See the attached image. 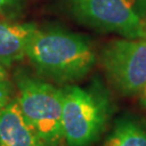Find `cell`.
<instances>
[{"mask_svg": "<svg viewBox=\"0 0 146 146\" xmlns=\"http://www.w3.org/2000/svg\"><path fill=\"white\" fill-rule=\"evenodd\" d=\"M36 31L34 24L0 21V64L7 68L22 61Z\"/></svg>", "mask_w": 146, "mask_h": 146, "instance_id": "7", "label": "cell"}, {"mask_svg": "<svg viewBox=\"0 0 146 146\" xmlns=\"http://www.w3.org/2000/svg\"><path fill=\"white\" fill-rule=\"evenodd\" d=\"M16 102L23 116L47 146H60L62 129L63 90L24 73L15 76Z\"/></svg>", "mask_w": 146, "mask_h": 146, "instance_id": "2", "label": "cell"}, {"mask_svg": "<svg viewBox=\"0 0 146 146\" xmlns=\"http://www.w3.org/2000/svg\"><path fill=\"white\" fill-rule=\"evenodd\" d=\"M26 56L38 73L61 84L84 78L95 63V53L87 39L61 31L37 29Z\"/></svg>", "mask_w": 146, "mask_h": 146, "instance_id": "1", "label": "cell"}, {"mask_svg": "<svg viewBox=\"0 0 146 146\" xmlns=\"http://www.w3.org/2000/svg\"><path fill=\"white\" fill-rule=\"evenodd\" d=\"M14 1L15 0H0V11L5 10V8H8L11 5H13Z\"/></svg>", "mask_w": 146, "mask_h": 146, "instance_id": "11", "label": "cell"}, {"mask_svg": "<svg viewBox=\"0 0 146 146\" xmlns=\"http://www.w3.org/2000/svg\"><path fill=\"white\" fill-rule=\"evenodd\" d=\"M5 80H9L8 72H7V68L0 64V81H5Z\"/></svg>", "mask_w": 146, "mask_h": 146, "instance_id": "10", "label": "cell"}, {"mask_svg": "<svg viewBox=\"0 0 146 146\" xmlns=\"http://www.w3.org/2000/svg\"><path fill=\"white\" fill-rule=\"evenodd\" d=\"M141 99H142V103L146 106V84L145 87L141 90Z\"/></svg>", "mask_w": 146, "mask_h": 146, "instance_id": "12", "label": "cell"}, {"mask_svg": "<svg viewBox=\"0 0 146 146\" xmlns=\"http://www.w3.org/2000/svg\"><path fill=\"white\" fill-rule=\"evenodd\" d=\"M108 116L101 93L76 86L63 90L62 129L67 146H88L103 131Z\"/></svg>", "mask_w": 146, "mask_h": 146, "instance_id": "3", "label": "cell"}, {"mask_svg": "<svg viewBox=\"0 0 146 146\" xmlns=\"http://www.w3.org/2000/svg\"><path fill=\"white\" fill-rule=\"evenodd\" d=\"M0 146H47L27 122L15 99L0 110Z\"/></svg>", "mask_w": 146, "mask_h": 146, "instance_id": "6", "label": "cell"}, {"mask_svg": "<svg viewBox=\"0 0 146 146\" xmlns=\"http://www.w3.org/2000/svg\"><path fill=\"white\" fill-rule=\"evenodd\" d=\"M101 62L110 82L123 94L141 92L146 84V35L107 44Z\"/></svg>", "mask_w": 146, "mask_h": 146, "instance_id": "5", "label": "cell"}, {"mask_svg": "<svg viewBox=\"0 0 146 146\" xmlns=\"http://www.w3.org/2000/svg\"><path fill=\"white\" fill-rule=\"evenodd\" d=\"M102 146H146V131L133 121H121Z\"/></svg>", "mask_w": 146, "mask_h": 146, "instance_id": "8", "label": "cell"}, {"mask_svg": "<svg viewBox=\"0 0 146 146\" xmlns=\"http://www.w3.org/2000/svg\"><path fill=\"white\" fill-rule=\"evenodd\" d=\"M13 88L9 80L0 81V110L12 100Z\"/></svg>", "mask_w": 146, "mask_h": 146, "instance_id": "9", "label": "cell"}, {"mask_svg": "<svg viewBox=\"0 0 146 146\" xmlns=\"http://www.w3.org/2000/svg\"><path fill=\"white\" fill-rule=\"evenodd\" d=\"M72 14L84 25L135 39L146 35L136 0H68Z\"/></svg>", "mask_w": 146, "mask_h": 146, "instance_id": "4", "label": "cell"}]
</instances>
